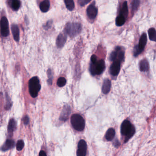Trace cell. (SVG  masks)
Returning a JSON list of instances; mask_svg holds the SVG:
<instances>
[{
  "mask_svg": "<svg viewBox=\"0 0 156 156\" xmlns=\"http://www.w3.org/2000/svg\"><path fill=\"white\" fill-rule=\"evenodd\" d=\"M140 3V1L139 0H134L132 2V4H131V6H132V11L133 12L137 11V10L138 9Z\"/></svg>",
  "mask_w": 156,
  "mask_h": 156,
  "instance_id": "484cf974",
  "label": "cell"
},
{
  "mask_svg": "<svg viewBox=\"0 0 156 156\" xmlns=\"http://www.w3.org/2000/svg\"><path fill=\"white\" fill-rule=\"evenodd\" d=\"M29 92L31 97L36 98L41 89L39 80L37 77H34L29 80L28 82Z\"/></svg>",
  "mask_w": 156,
  "mask_h": 156,
  "instance_id": "3957f363",
  "label": "cell"
},
{
  "mask_svg": "<svg viewBox=\"0 0 156 156\" xmlns=\"http://www.w3.org/2000/svg\"><path fill=\"white\" fill-rule=\"evenodd\" d=\"M71 112V108L69 106H67L65 107L63 109V111H62V113H61V118L60 119L61 120L63 121H65L67 120L68 116H69L70 113Z\"/></svg>",
  "mask_w": 156,
  "mask_h": 156,
  "instance_id": "ac0fdd59",
  "label": "cell"
},
{
  "mask_svg": "<svg viewBox=\"0 0 156 156\" xmlns=\"http://www.w3.org/2000/svg\"><path fill=\"white\" fill-rule=\"evenodd\" d=\"M147 35L145 33H144L141 35V37L140 38L139 45H137L139 49L141 50L142 52L144 51L147 44Z\"/></svg>",
  "mask_w": 156,
  "mask_h": 156,
  "instance_id": "7c38bea8",
  "label": "cell"
},
{
  "mask_svg": "<svg viewBox=\"0 0 156 156\" xmlns=\"http://www.w3.org/2000/svg\"><path fill=\"white\" fill-rule=\"evenodd\" d=\"M98 13V9L95 6V2L92 3L87 8V15L90 19H94L97 16Z\"/></svg>",
  "mask_w": 156,
  "mask_h": 156,
  "instance_id": "ba28073f",
  "label": "cell"
},
{
  "mask_svg": "<svg viewBox=\"0 0 156 156\" xmlns=\"http://www.w3.org/2000/svg\"><path fill=\"white\" fill-rule=\"evenodd\" d=\"M23 121H24V124H25V125H28L29 122V118L27 116H26L24 117V119H23Z\"/></svg>",
  "mask_w": 156,
  "mask_h": 156,
  "instance_id": "e575fe53",
  "label": "cell"
},
{
  "mask_svg": "<svg viewBox=\"0 0 156 156\" xmlns=\"http://www.w3.org/2000/svg\"><path fill=\"white\" fill-rule=\"evenodd\" d=\"M142 51L139 49L137 45L134 48L133 55L135 57H137L140 54L142 53Z\"/></svg>",
  "mask_w": 156,
  "mask_h": 156,
  "instance_id": "4dcf8cb0",
  "label": "cell"
},
{
  "mask_svg": "<svg viewBox=\"0 0 156 156\" xmlns=\"http://www.w3.org/2000/svg\"><path fill=\"white\" fill-rule=\"evenodd\" d=\"M65 3L67 9L72 11L75 8L74 2L73 0H65L64 1Z\"/></svg>",
  "mask_w": 156,
  "mask_h": 156,
  "instance_id": "d4e9b609",
  "label": "cell"
},
{
  "mask_svg": "<svg viewBox=\"0 0 156 156\" xmlns=\"http://www.w3.org/2000/svg\"><path fill=\"white\" fill-rule=\"evenodd\" d=\"M87 143L83 140H81L78 144V156H86L87 153Z\"/></svg>",
  "mask_w": 156,
  "mask_h": 156,
  "instance_id": "9c48e42d",
  "label": "cell"
},
{
  "mask_svg": "<svg viewBox=\"0 0 156 156\" xmlns=\"http://www.w3.org/2000/svg\"><path fill=\"white\" fill-rule=\"evenodd\" d=\"M125 57V51L121 47L117 46L115 48V51L112 52L110 55V59L111 61H118L120 63L124 61Z\"/></svg>",
  "mask_w": 156,
  "mask_h": 156,
  "instance_id": "8992f818",
  "label": "cell"
},
{
  "mask_svg": "<svg viewBox=\"0 0 156 156\" xmlns=\"http://www.w3.org/2000/svg\"><path fill=\"white\" fill-rule=\"evenodd\" d=\"M24 146V141L21 140H19L16 144L17 150L19 151H21L23 149Z\"/></svg>",
  "mask_w": 156,
  "mask_h": 156,
  "instance_id": "f546056e",
  "label": "cell"
},
{
  "mask_svg": "<svg viewBox=\"0 0 156 156\" xmlns=\"http://www.w3.org/2000/svg\"><path fill=\"white\" fill-rule=\"evenodd\" d=\"M82 30V25L78 23H67L65 28L66 33L71 37H74L78 35Z\"/></svg>",
  "mask_w": 156,
  "mask_h": 156,
  "instance_id": "6da1fadb",
  "label": "cell"
},
{
  "mask_svg": "<svg viewBox=\"0 0 156 156\" xmlns=\"http://www.w3.org/2000/svg\"><path fill=\"white\" fill-rule=\"evenodd\" d=\"M111 87V83L109 79H105L103 81L102 86V92L105 94H107L110 92Z\"/></svg>",
  "mask_w": 156,
  "mask_h": 156,
  "instance_id": "4fadbf2b",
  "label": "cell"
},
{
  "mask_svg": "<svg viewBox=\"0 0 156 156\" xmlns=\"http://www.w3.org/2000/svg\"><path fill=\"white\" fill-rule=\"evenodd\" d=\"M21 6V2L18 0H13L11 1V7L14 11H17Z\"/></svg>",
  "mask_w": 156,
  "mask_h": 156,
  "instance_id": "cb8c5ba5",
  "label": "cell"
},
{
  "mask_svg": "<svg viewBox=\"0 0 156 156\" xmlns=\"http://www.w3.org/2000/svg\"><path fill=\"white\" fill-rule=\"evenodd\" d=\"M47 75L48 77V83L49 85H52V81H53V75L51 70L50 69L48 70Z\"/></svg>",
  "mask_w": 156,
  "mask_h": 156,
  "instance_id": "f1b7e54d",
  "label": "cell"
},
{
  "mask_svg": "<svg viewBox=\"0 0 156 156\" xmlns=\"http://www.w3.org/2000/svg\"><path fill=\"white\" fill-rule=\"evenodd\" d=\"M67 40V36L65 33H60L56 39V44L58 48H61L64 46Z\"/></svg>",
  "mask_w": 156,
  "mask_h": 156,
  "instance_id": "8fae6325",
  "label": "cell"
},
{
  "mask_svg": "<svg viewBox=\"0 0 156 156\" xmlns=\"http://www.w3.org/2000/svg\"><path fill=\"white\" fill-rule=\"evenodd\" d=\"M126 19L124 16L121 15H119L115 20L116 25L117 26H121L124 25Z\"/></svg>",
  "mask_w": 156,
  "mask_h": 156,
  "instance_id": "7402d4cb",
  "label": "cell"
},
{
  "mask_svg": "<svg viewBox=\"0 0 156 156\" xmlns=\"http://www.w3.org/2000/svg\"><path fill=\"white\" fill-rule=\"evenodd\" d=\"M140 70L142 72H147L149 70V63L146 59L142 60L139 63Z\"/></svg>",
  "mask_w": 156,
  "mask_h": 156,
  "instance_id": "2e32d148",
  "label": "cell"
},
{
  "mask_svg": "<svg viewBox=\"0 0 156 156\" xmlns=\"http://www.w3.org/2000/svg\"><path fill=\"white\" fill-rule=\"evenodd\" d=\"M16 127V123L14 119H11L9 121V125L7 127L9 133H12L15 130Z\"/></svg>",
  "mask_w": 156,
  "mask_h": 156,
  "instance_id": "ffe728a7",
  "label": "cell"
},
{
  "mask_svg": "<svg viewBox=\"0 0 156 156\" xmlns=\"http://www.w3.org/2000/svg\"><path fill=\"white\" fill-rule=\"evenodd\" d=\"M50 2L48 0H45L41 2L39 8L43 13H46L50 9Z\"/></svg>",
  "mask_w": 156,
  "mask_h": 156,
  "instance_id": "e0dca14e",
  "label": "cell"
},
{
  "mask_svg": "<svg viewBox=\"0 0 156 156\" xmlns=\"http://www.w3.org/2000/svg\"><path fill=\"white\" fill-rule=\"evenodd\" d=\"M135 131L134 127L129 120H125L123 121L121 126V133L122 135L125 137V142L132 137Z\"/></svg>",
  "mask_w": 156,
  "mask_h": 156,
  "instance_id": "7a4b0ae2",
  "label": "cell"
},
{
  "mask_svg": "<svg viewBox=\"0 0 156 156\" xmlns=\"http://www.w3.org/2000/svg\"><path fill=\"white\" fill-rule=\"evenodd\" d=\"M66 80L65 78L61 77L57 80V84L59 87H63L66 84Z\"/></svg>",
  "mask_w": 156,
  "mask_h": 156,
  "instance_id": "83f0119b",
  "label": "cell"
},
{
  "mask_svg": "<svg viewBox=\"0 0 156 156\" xmlns=\"http://www.w3.org/2000/svg\"><path fill=\"white\" fill-rule=\"evenodd\" d=\"M98 61L97 56L96 55H93L91 56V63H94Z\"/></svg>",
  "mask_w": 156,
  "mask_h": 156,
  "instance_id": "836d02e7",
  "label": "cell"
},
{
  "mask_svg": "<svg viewBox=\"0 0 156 156\" xmlns=\"http://www.w3.org/2000/svg\"><path fill=\"white\" fill-rule=\"evenodd\" d=\"M6 102L5 108L6 110H9L12 106V103H11V100L9 97V95L7 94H6Z\"/></svg>",
  "mask_w": 156,
  "mask_h": 156,
  "instance_id": "4316f807",
  "label": "cell"
},
{
  "mask_svg": "<svg viewBox=\"0 0 156 156\" xmlns=\"http://www.w3.org/2000/svg\"><path fill=\"white\" fill-rule=\"evenodd\" d=\"M90 2V0H79L78 1L79 4L82 6H84Z\"/></svg>",
  "mask_w": 156,
  "mask_h": 156,
  "instance_id": "1f68e13d",
  "label": "cell"
},
{
  "mask_svg": "<svg viewBox=\"0 0 156 156\" xmlns=\"http://www.w3.org/2000/svg\"><path fill=\"white\" fill-rule=\"evenodd\" d=\"M39 156H47V155L44 151H41L39 152Z\"/></svg>",
  "mask_w": 156,
  "mask_h": 156,
  "instance_id": "d590c367",
  "label": "cell"
},
{
  "mask_svg": "<svg viewBox=\"0 0 156 156\" xmlns=\"http://www.w3.org/2000/svg\"><path fill=\"white\" fill-rule=\"evenodd\" d=\"M15 143L12 140L8 139L6 141L3 146L1 148V151H6L14 147Z\"/></svg>",
  "mask_w": 156,
  "mask_h": 156,
  "instance_id": "5bb4252c",
  "label": "cell"
},
{
  "mask_svg": "<svg viewBox=\"0 0 156 156\" xmlns=\"http://www.w3.org/2000/svg\"><path fill=\"white\" fill-rule=\"evenodd\" d=\"M11 29L14 39L16 41H19L20 36L19 27L16 24H13L11 27Z\"/></svg>",
  "mask_w": 156,
  "mask_h": 156,
  "instance_id": "9a60e30c",
  "label": "cell"
},
{
  "mask_svg": "<svg viewBox=\"0 0 156 156\" xmlns=\"http://www.w3.org/2000/svg\"><path fill=\"white\" fill-rule=\"evenodd\" d=\"M71 121L74 128L78 131H83L85 128V120L82 116L78 114L73 115L71 116Z\"/></svg>",
  "mask_w": 156,
  "mask_h": 156,
  "instance_id": "5b68a950",
  "label": "cell"
},
{
  "mask_svg": "<svg viewBox=\"0 0 156 156\" xmlns=\"http://www.w3.org/2000/svg\"><path fill=\"white\" fill-rule=\"evenodd\" d=\"M0 29L1 33L4 37H6L9 34V21L6 17L1 18L0 21Z\"/></svg>",
  "mask_w": 156,
  "mask_h": 156,
  "instance_id": "52a82bcc",
  "label": "cell"
},
{
  "mask_svg": "<svg viewBox=\"0 0 156 156\" xmlns=\"http://www.w3.org/2000/svg\"><path fill=\"white\" fill-rule=\"evenodd\" d=\"M120 64L121 63L118 61L113 62L110 69V73L112 76L115 77L119 74L120 70Z\"/></svg>",
  "mask_w": 156,
  "mask_h": 156,
  "instance_id": "30bf717a",
  "label": "cell"
},
{
  "mask_svg": "<svg viewBox=\"0 0 156 156\" xmlns=\"http://www.w3.org/2000/svg\"><path fill=\"white\" fill-rule=\"evenodd\" d=\"M128 7L127 5V2L126 1H124L122 4L120 15L123 16L126 19L128 15Z\"/></svg>",
  "mask_w": 156,
  "mask_h": 156,
  "instance_id": "d6986e66",
  "label": "cell"
},
{
  "mask_svg": "<svg viewBox=\"0 0 156 156\" xmlns=\"http://www.w3.org/2000/svg\"><path fill=\"white\" fill-rule=\"evenodd\" d=\"M115 136V130L114 129L110 128L107 131L105 138L108 141H111L114 139Z\"/></svg>",
  "mask_w": 156,
  "mask_h": 156,
  "instance_id": "44dd1931",
  "label": "cell"
},
{
  "mask_svg": "<svg viewBox=\"0 0 156 156\" xmlns=\"http://www.w3.org/2000/svg\"><path fill=\"white\" fill-rule=\"evenodd\" d=\"M105 69V63L103 60H98L94 63H91L89 71L93 76L99 75L103 73Z\"/></svg>",
  "mask_w": 156,
  "mask_h": 156,
  "instance_id": "277c9868",
  "label": "cell"
},
{
  "mask_svg": "<svg viewBox=\"0 0 156 156\" xmlns=\"http://www.w3.org/2000/svg\"><path fill=\"white\" fill-rule=\"evenodd\" d=\"M52 24V21L51 20H50V21H48L47 24H46V25L44 26V28L46 30L47 29H49L51 27Z\"/></svg>",
  "mask_w": 156,
  "mask_h": 156,
  "instance_id": "d6a6232c",
  "label": "cell"
},
{
  "mask_svg": "<svg viewBox=\"0 0 156 156\" xmlns=\"http://www.w3.org/2000/svg\"><path fill=\"white\" fill-rule=\"evenodd\" d=\"M148 33L150 40L152 41H156V32L155 28H150V29L148 30Z\"/></svg>",
  "mask_w": 156,
  "mask_h": 156,
  "instance_id": "603a6c76",
  "label": "cell"
}]
</instances>
